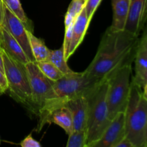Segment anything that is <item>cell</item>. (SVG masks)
<instances>
[{"label": "cell", "instance_id": "20", "mask_svg": "<svg viewBox=\"0 0 147 147\" xmlns=\"http://www.w3.org/2000/svg\"><path fill=\"white\" fill-rule=\"evenodd\" d=\"M35 63L37 64L39 69L41 70L42 73L47 78L53 80V81H57V80L60 79L64 76L63 73L49 60L35 62Z\"/></svg>", "mask_w": 147, "mask_h": 147}, {"label": "cell", "instance_id": "21", "mask_svg": "<svg viewBox=\"0 0 147 147\" xmlns=\"http://www.w3.org/2000/svg\"><path fill=\"white\" fill-rule=\"evenodd\" d=\"M86 0H72L65 17V28L73 23L80 11L84 8Z\"/></svg>", "mask_w": 147, "mask_h": 147}, {"label": "cell", "instance_id": "3", "mask_svg": "<svg viewBox=\"0 0 147 147\" xmlns=\"http://www.w3.org/2000/svg\"><path fill=\"white\" fill-rule=\"evenodd\" d=\"M107 87V80H105L86 95L88 99L86 147L93 146L111 121L106 100Z\"/></svg>", "mask_w": 147, "mask_h": 147}, {"label": "cell", "instance_id": "4", "mask_svg": "<svg viewBox=\"0 0 147 147\" xmlns=\"http://www.w3.org/2000/svg\"><path fill=\"white\" fill-rule=\"evenodd\" d=\"M126 137L134 147H145L147 134V100L142 88L132 82L124 112Z\"/></svg>", "mask_w": 147, "mask_h": 147}, {"label": "cell", "instance_id": "27", "mask_svg": "<svg viewBox=\"0 0 147 147\" xmlns=\"http://www.w3.org/2000/svg\"><path fill=\"white\" fill-rule=\"evenodd\" d=\"M4 4L3 3L2 0H0V24H1L4 18Z\"/></svg>", "mask_w": 147, "mask_h": 147}, {"label": "cell", "instance_id": "13", "mask_svg": "<svg viewBox=\"0 0 147 147\" xmlns=\"http://www.w3.org/2000/svg\"><path fill=\"white\" fill-rule=\"evenodd\" d=\"M64 106L71 112L74 130L86 129L88 119V99L86 95L70 99Z\"/></svg>", "mask_w": 147, "mask_h": 147}, {"label": "cell", "instance_id": "1", "mask_svg": "<svg viewBox=\"0 0 147 147\" xmlns=\"http://www.w3.org/2000/svg\"><path fill=\"white\" fill-rule=\"evenodd\" d=\"M139 36L126 30H114L109 27L100 42L97 53L85 71L98 80L107 79L116 69L133 63Z\"/></svg>", "mask_w": 147, "mask_h": 147}, {"label": "cell", "instance_id": "12", "mask_svg": "<svg viewBox=\"0 0 147 147\" xmlns=\"http://www.w3.org/2000/svg\"><path fill=\"white\" fill-rule=\"evenodd\" d=\"M0 47L8 57L22 64H27L30 60L18 42L1 25Z\"/></svg>", "mask_w": 147, "mask_h": 147}, {"label": "cell", "instance_id": "31", "mask_svg": "<svg viewBox=\"0 0 147 147\" xmlns=\"http://www.w3.org/2000/svg\"><path fill=\"white\" fill-rule=\"evenodd\" d=\"M0 35H1V24H0Z\"/></svg>", "mask_w": 147, "mask_h": 147}, {"label": "cell", "instance_id": "16", "mask_svg": "<svg viewBox=\"0 0 147 147\" xmlns=\"http://www.w3.org/2000/svg\"><path fill=\"white\" fill-rule=\"evenodd\" d=\"M52 123L61 127L67 135L74 131L71 112L65 106L56 109L52 113L49 119V123Z\"/></svg>", "mask_w": 147, "mask_h": 147}, {"label": "cell", "instance_id": "19", "mask_svg": "<svg viewBox=\"0 0 147 147\" xmlns=\"http://www.w3.org/2000/svg\"><path fill=\"white\" fill-rule=\"evenodd\" d=\"M47 60L50 61L55 66H56L63 73V75L69 74L73 72L67 65V60L65 57V53L63 47L58 50H50Z\"/></svg>", "mask_w": 147, "mask_h": 147}, {"label": "cell", "instance_id": "17", "mask_svg": "<svg viewBox=\"0 0 147 147\" xmlns=\"http://www.w3.org/2000/svg\"><path fill=\"white\" fill-rule=\"evenodd\" d=\"M28 37L32 53L35 62L45 61L48 60L50 50L47 48L44 41L34 36L33 32L30 31L28 32Z\"/></svg>", "mask_w": 147, "mask_h": 147}, {"label": "cell", "instance_id": "9", "mask_svg": "<svg viewBox=\"0 0 147 147\" xmlns=\"http://www.w3.org/2000/svg\"><path fill=\"white\" fill-rule=\"evenodd\" d=\"M138 39L134 54V76L132 82L143 88L147 82V23Z\"/></svg>", "mask_w": 147, "mask_h": 147}, {"label": "cell", "instance_id": "14", "mask_svg": "<svg viewBox=\"0 0 147 147\" xmlns=\"http://www.w3.org/2000/svg\"><path fill=\"white\" fill-rule=\"evenodd\" d=\"M90 22V20L88 17L86 9L83 8L73 22V28H72L71 42H70L68 53L69 58L81 44L86 35Z\"/></svg>", "mask_w": 147, "mask_h": 147}, {"label": "cell", "instance_id": "2", "mask_svg": "<svg viewBox=\"0 0 147 147\" xmlns=\"http://www.w3.org/2000/svg\"><path fill=\"white\" fill-rule=\"evenodd\" d=\"M102 81L91 77L86 71H73L64 75L54 82L56 97L47 100L42 107L43 111L50 115L56 109L64 106L69 100L77 96L86 95Z\"/></svg>", "mask_w": 147, "mask_h": 147}, {"label": "cell", "instance_id": "25", "mask_svg": "<svg viewBox=\"0 0 147 147\" xmlns=\"http://www.w3.org/2000/svg\"><path fill=\"white\" fill-rule=\"evenodd\" d=\"M7 89H8V85H7V78L4 73L0 70V96L6 93Z\"/></svg>", "mask_w": 147, "mask_h": 147}, {"label": "cell", "instance_id": "32", "mask_svg": "<svg viewBox=\"0 0 147 147\" xmlns=\"http://www.w3.org/2000/svg\"><path fill=\"white\" fill-rule=\"evenodd\" d=\"M0 143H1V141H0Z\"/></svg>", "mask_w": 147, "mask_h": 147}, {"label": "cell", "instance_id": "23", "mask_svg": "<svg viewBox=\"0 0 147 147\" xmlns=\"http://www.w3.org/2000/svg\"><path fill=\"white\" fill-rule=\"evenodd\" d=\"M101 1L102 0H86L84 8L86 9L88 17L90 21H91L96 9L100 5Z\"/></svg>", "mask_w": 147, "mask_h": 147}, {"label": "cell", "instance_id": "26", "mask_svg": "<svg viewBox=\"0 0 147 147\" xmlns=\"http://www.w3.org/2000/svg\"><path fill=\"white\" fill-rule=\"evenodd\" d=\"M116 147H134V145L132 144L131 142L125 136L117 145Z\"/></svg>", "mask_w": 147, "mask_h": 147}, {"label": "cell", "instance_id": "22", "mask_svg": "<svg viewBox=\"0 0 147 147\" xmlns=\"http://www.w3.org/2000/svg\"><path fill=\"white\" fill-rule=\"evenodd\" d=\"M67 147H86V129L83 130H74L68 134Z\"/></svg>", "mask_w": 147, "mask_h": 147}, {"label": "cell", "instance_id": "28", "mask_svg": "<svg viewBox=\"0 0 147 147\" xmlns=\"http://www.w3.org/2000/svg\"><path fill=\"white\" fill-rule=\"evenodd\" d=\"M0 70L4 73V58H3V54L1 48L0 47Z\"/></svg>", "mask_w": 147, "mask_h": 147}, {"label": "cell", "instance_id": "8", "mask_svg": "<svg viewBox=\"0 0 147 147\" xmlns=\"http://www.w3.org/2000/svg\"><path fill=\"white\" fill-rule=\"evenodd\" d=\"M1 25L4 29H6L9 33L18 42L19 44L25 52L29 60L30 61L35 62L30 47L28 37L29 31L24 27L23 23L5 6H4V18Z\"/></svg>", "mask_w": 147, "mask_h": 147}, {"label": "cell", "instance_id": "30", "mask_svg": "<svg viewBox=\"0 0 147 147\" xmlns=\"http://www.w3.org/2000/svg\"><path fill=\"white\" fill-rule=\"evenodd\" d=\"M145 147H147V134H146V142H145Z\"/></svg>", "mask_w": 147, "mask_h": 147}, {"label": "cell", "instance_id": "11", "mask_svg": "<svg viewBox=\"0 0 147 147\" xmlns=\"http://www.w3.org/2000/svg\"><path fill=\"white\" fill-rule=\"evenodd\" d=\"M147 23V0H130L125 30L139 36Z\"/></svg>", "mask_w": 147, "mask_h": 147}, {"label": "cell", "instance_id": "18", "mask_svg": "<svg viewBox=\"0 0 147 147\" xmlns=\"http://www.w3.org/2000/svg\"><path fill=\"white\" fill-rule=\"evenodd\" d=\"M4 6L14 14L24 25L28 31L33 32L32 22L27 17L20 0H2Z\"/></svg>", "mask_w": 147, "mask_h": 147}, {"label": "cell", "instance_id": "7", "mask_svg": "<svg viewBox=\"0 0 147 147\" xmlns=\"http://www.w3.org/2000/svg\"><path fill=\"white\" fill-rule=\"evenodd\" d=\"M24 65L30 83L33 102L39 113L40 109L47 100L56 97L54 90V81L47 78L42 73L35 62L30 61Z\"/></svg>", "mask_w": 147, "mask_h": 147}, {"label": "cell", "instance_id": "6", "mask_svg": "<svg viewBox=\"0 0 147 147\" xmlns=\"http://www.w3.org/2000/svg\"><path fill=\"white\" fill-rule=\"evenodd\" d=\"M131 75L132 63H127L116 69L106 79V100L111 120L117 113L125 112L130 94Z\"/></svg>", "mask_w": 147, "mask_h": 147}, {"label": "cell", "instance_id": "24", "mask_svg": "<svg viewBox=\"0 0 147 147\" xmlns=\"http://www.w3.org/2000/svg\"><path fill=\"white\" fill-rule=\"evenodd\" d=\"M20 146L22 147H41V144L30 134L22 141Z\"/></svg>", "mask_w": 147, "mask_h": 147}, {"label": "cell", "instance_id": "10", "mask_svg": "<svg viewBox=\"0 0 147 147\" xmlns=\"http://www.w3.org/2000/svg\"><path fill=\"white\" fill-rule=\"evenodd\" d=\"M126 136L124 112L117 113L111 121L101 137L93 147H116Z\"/></svg>", "mask_w": 147, "mask_h": 147}, {"label": "cell", "instance_id": "5", "mask_svg": "<svg viewBox=\"0 0 147 147\" xmlns=\"http://www.w3.org/2000/svg\"><path fill=\"white\" fill-rule=\"evenodd\" d=\"M2 54L4 74L8 85L7 91L15 101L24 106L30 113L37 116L38 112L32 100L25 65L13 60L3 50Z\"/></svg>", "mask_w": 147, "mask_h": 147}, {"label": "cell", "instance_id": "15", "mask_svg": "<svg viewBox=\"0 0 147 147\" xmlns=\"http://www.w3.org/2000/svg\"><path fill=\"white\" fill-rule=\"evenodd\" d=\"M130 0H112L113 21L110 26L114 30H124L129 14Z\"/></svg>", "mask_w": 147, "mask_h": 147}, {"label": "cell", "instance_id": "29", "mask_svg": "<svg viewBox=\"0 0 147 147\" xmlns=\"http://www.w3.org/2000/svg\"><path fill=\"white\" fill-rule=\"evenodd\" d=\"M142 93H143L144 97L145 98V99L147 100V82L146 84L144 85V86L142 88Z\"/></svg>", "mask_w": 147, "mask_h": 147}]
</instances>
